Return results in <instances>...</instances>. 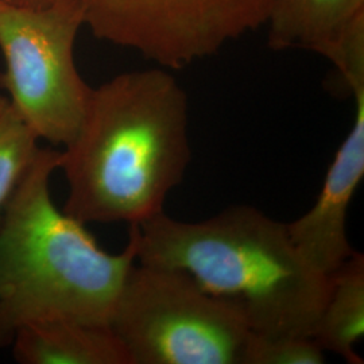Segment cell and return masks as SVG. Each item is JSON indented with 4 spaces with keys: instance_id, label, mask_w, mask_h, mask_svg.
<instances>
[{
    "instance_id": "cell-13",
    "label": "cell",
    "mask_w": 364,
    "mask_h": 364,
    "mask_svg": "<svg viewBox=\"0 0 364 364\" xmlns=\"http://www.w3.org/2000/svg\"><path fill=\"white\" fill-rule=\"evenodd\" d=\"M0 1L16 6V7H25V9H43L53 4L55 0H0Z\"/></svg>"
},
{
    "instance_id": "cell-1",
    "label": "cell",
    "mask_w": 364,
    "mask_h": 364,
    "mask_svg": "<svg viewBox=\"0 0 364 364\" xmlns=\"http://www.w3.org/2000/svg\"><path fill=\"white\" fill-rule=\"evenodd\" d=\"M192 158L189 100L165 68L92 88L77 135L61 151L64 210L87 223L139 224L165 212Z\"/></svg>"
},
{
    "instance_id": "cell-4",
    "label": "cell",
    "mask_w": 364,
    "mask_h": 364,
    "mask_svg": "<svg viewBox=\"0 0 364 364\" xmlns=\"http://www.w3.org/2000/svg\"><path fill=\"white\" fill-rule=\"evenodd\" d=\"M108 326L130 364H245L252 333L236 304L183 270L136 262Z\"/></svg>"
},
{
    "instance_id": "cell-9",
    "label": "cell",
    "mask_w": 364,
    "mask_h": 364,
    "mask_svg": "<svg viewBox=\"0 0 364 364\" xmlns=\"http://www.w3.org/2000/svg\"><path fill=\"white\" fill-rule=\"evenodd\" d=\"M10 347L21 364H130L109 326L66 318L22 326Z\"/></svg>"
},
{
    "instance_id": "cell-3",
    "label": "cell",
    "mask_w": 364,
    "mask_h": 364,
    "mask_svg": "<svg viewBox=\"0 0 364 364\" xmlns=\"http://www.w3.org/2000/svg\"><path fill=\"white\" fill-rule=\"evenodd\" d=\"M60 162L61 151L39 147L0 218V350L36 321L108 326L136 262L131 231L126 248L109 254L84 223L55 207L50 178Z\"/></svg>"
},
{
    "instance_id": "cell-10",
    "label": "cell",
    "mask_w": 364,
    "mask_h": 364,
    "mask_svg": "<svg viewBox=\"0 0 364 364\" xmlns=\"http://www.w3.org/2000/svg\"><path fill=\"white\" fill-rule=\"evenodd\" d=\"M364 336V255L355 251L329 274V290L312 338L324 352L350 364H363L356 344Z\"/></svg>"
},
{
    "instance_id": "cell-11",
    "label": "cell",
    "mask_w": 364,
    "mask_h": 364,
    "mask_svg": "<svg viewBox=\"0 0 364 364\" xmlns=\"http://www.w3.org/2000/svg\"><path fill=\"white\" fill-rule=\"evenodd\" d=\"M38 136L7 96L0 95V218L38 153Z\"/></svg>"
},
{
    "instance_id": "cell-5",
    "label": "cell",
    "mask_w": 364,
    "mask_h": 364,
    "mask_svg": "<svg viewBox=\"0 0 364 364\" xmlns=\"http://www.w3.org/2000/svg\"><path fill=\"white\" fill-rule=\"evenodd\" d=\"M85 26L80 0L43 9L0 1V87L30 129L48 144L68 146L77 135L92 88L78 73L75 42Z\"/></svg>"
},
{
    "instance_id": "cell-6",
    "label": "cell",
    "mask_w": 364,
    "mask_h": 364,
    "mask_svg": "<svg viewBox=\"0 0 364 364\" xmlns=\"http://www.w3.org/2000/svg\"><path fill=\"white\" fill-rule=\"evenodd\" d=\"M95 37L180 69L264 25L273 0H80Z\"/></svg>"
},
{
    "instance_id": "cell-8",
    "label": "cell",
    "mask_w": 364,
    "mask_h": 364,
    "mask_svg": "<svg viewBox=\"0 0 364 364\" xmlns=\"http://www.w3.org/2000/svg\"><path fill=\"white\" fill-rule=\"evenodd\" d=\"M360 18L364 0H273L263 26L274 50L302 49L332 61Z\"/></svg>"
},
{
    "instance_id": "cell-12",
    "label": "cell",
    "mask_w": 364,
    "mask_h": 364,
    "mask_svg": "<svg viewBox=\"0 0 364 364\" xmlns=\"http://www.w3.org/2000/svg\"><path fill=\"white\" fill-rule=\"evenodd\" d=\"M326 352L311 336H267L252 332L245 364H323Z\"/></svg>"
},
{
    "instance_id": "cell-2",
    "label": "cell",
    "mask_w": 364,
    "mask_h": 364,
    "mask_svg": "<svg viewBox=\"0 0 364 364\" xmlns=\"http://www.w3.org/2000/svg\"><path fill=\"white\" fill-rule=\"evenodd\" d=\"M130 231L136 262L183 270L210 294L236 304L252 332L312 338L329 275L301 255L287 223L234 205L200 221L162 212Z\"/></svg>"
},
{
    "instance_id": "cell-7",
    "label": "cell",
    "mask_w": 364,
    "mask_h": 364,
    "mask_svg": "<svg viewBox=\"0 0 364 364\" xmlns=\"http://www.w3.org/2000/svg\"><path fill=\"white\" fill-rule=\"evenodd\" d=\"M347 87L355 103L351 130L340 144L312 208L287 223L289 235L301 255L326 275L355 252L347 236V219L364 177V78Z\"/></svg>"
}]
</instances>
